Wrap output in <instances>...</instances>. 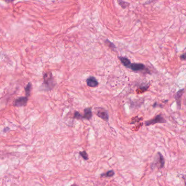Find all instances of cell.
Wrapping results in <instances>:
<instances>
[{
    "label": "cell",
    "instance_id": "1",
    "mask_svg": "<svg viewBox=\"0 0 186 186\" xmlns=\"http://www.w3.org/2000/svg\"><path fill=\"white\" fill-rule=\"evenodd\" d=\"M157 156L156 157V159L153 162L151 165V168L153 169L154 167H158L159 169L164 168L165 165V159L163 156L160 152H158Z\"/></svg>",
    "mask_w": 186,
    "mask_h": 186
},
{
    "label": "cell",
    "instance_id": "2",
    "mask_svg": "<svg viewBox=\"0 0 186 186\" xmlns=\"http://www.w3.org/2000/svg\"><path fill=\"white\" fill-rule=\"evenodd\" d=\"M43 80L44 85H45V86L47 87L49 90H51L54 86L55 85H54V79L52 74L50 72L44 73Z\"/></svg>",
    "mask_w": 186,
    "mask_h": 186
},
{
    "label": "cell",
    "instance_id": "3",
    "mask_svg": "<svg viewBox=\"0 0 186 186\" xmlns=\"http://www.w3.org/2000/svg\"><path fill=\"white\" fill-rule=\"evenodd\" d=\"M167 121L164 118L163 116L159 114L158 115L154 118H153L151 120L147 121L145 122V125L146 126H149L151 125H153V124H164L166 123Z\"/></svg>",
    "mask_w": 186,
    "mask_h": 186
},
{
    "label": "cell",
    "instance_id": "4",
    "mask_svg": "<svg viewBox=\"0 0 186 186\" xmlns=\"http://www.w3.org/2000/svg\"><path fill=\"white\" fill-rule=\"evenodd\" d=\"M28 97H20L15 100L14 102V106L17 107H22L25 106L27 105L28 102Z\"/></svg>",
    "mask_w": 186,
    "mask_h": 186
},
{
    "label": "cell",
    "instance_id": "5",
    "mask_svg": "<svg viewBox=\"0 0 186 186\" xmlns=\"http://www.w3.org/2000/svg\"><path fill=\"white\" fill-rule=\"evenodd\" d=\"M97 115L102 118L103 120L105 121L106 122H108L109 119V114L106 109L102 108H99L97 111Z\"/></svg>",
    "mask_w": 186,
    "mask_h": 186
},
{
    "label": "cell",
    "instance_id": "6",
    "mask_svg": "<svg viewBox=\"0 0 186 186\" xmlns=\"http://www.w3.org/2000/svg\"><path fill=\"white\" fill-rule=\"evenodd\" d=\"M129 68L131 69L134 72L141 71L145 69V66L142 63H131L129 67Z\"/></svg>",
    "mask_w": 186,
    "mask_h": 186
},
{
    "label": "cell",
    "instance_id": "7",
    "mask_svg": "<svg viewBox=\"0 0 186 186\" xmlns=\"http://www.w3.org/2000/svg\"><path fill=\"white\" fill-rule=\"evenodd\" d=\"M183 93H184V89H182V90H180L179 91L177 92V93L175 95V100H176L177 106L179 109L181 108V98H182Z\"/></svg>",
    "mask_w": 186,
    "mask_h": 186
},
{
    "label": "cell",
    "instance_id": "8",
    "mask_svg": "<svg viewBox=\"0 0 186 186\" xmlns=\"http://www.w3.org/2000/svg\"><path fill=\"white\" fill-rule=\"evenodd\" d=\"M86 84L88 86L91 88H96L98 85V82L97 80L93 76L88 78L86 79Z\"/></svg>",
    "mask_w": 186,
    "mask_h": 186
},
{
    "label": "cell",
    "instance_id": "9",
    "mask_svg": "<svg viewBox=\"0 0 186 186\" xmlns=\"http://www.w3.org/2000/svg\"><path fill=\"white\" fill-rule=\"evenodd\" d=\"M92 117V112L91 108H87L84 109V114L83 116V118L88 120H91Z\"/></svg>",
    "mask_w": 186,
    "mask_h": 186
},
{
    "label": "cell",
    "instance_id": "10",
    "mask_svg": "<svg viewBox=\"0 0 186 186\" xmlns=\"http://www.w3.org/2000/svg\"><path fill=\"white\" fill-rule=\"evenodd\" d=\"M118 58L120 59L121 62L123 64L124 66H125L126 67L129 68V67L131 64V62L129 59L124 57H118Z\"/></svg>",
    "mask_w": 186,
    "mask_h": 186
},
{
    "label": "cell",
    "instance_id": "11",
    "mask_svg": "<svg viewBox=\"0 0 186 186\" xmlns=\"http://www.w3.org/2000/svg\"><path fill=\"white\" fill-rule=\"evenodd\" d=\"M32 88V85L31 83H29L26 85L25 87V92L26 96L29 97L31 94V92Z\"/></svg>",
    "mask_w": 186,
    "mask_h": 186
},
{
    "label": "cell",
    "instance_id": "12",
    "mask_svg": "<svg viewBox=\"0 0 186 186\" xmlns=\"http://www.w3.org/2000/svg\"><path fill=\"white\" fill-rule=\"evenodd\" d=\"M115 175V172L113 170H109L108 172H106V173L103 174L101 175V176H104V177H111Z\"/></svg>",
    "mask_w": 186,
    "mask_h": 186
},
{
    "label": "cell",
    "instance_id": "13",
    "mask_svg": "<svg viewBox=\"0 0 186 186\" xmlns=\"http://www.w3.org/2000/svg\"><path fill=\"white\" fill-rule=\"evenodd\" d=\"M79 154L80 155L81 157L83 158V159H85V161H88V154L85 151H83L79 152Z\"/></svg>",
    "mask_w": 186,
    "mask_h": 186
},
{
    "label": "cell",
    "instance_id": "14",
    "mask_svg": "<svg viewBox=\"0 0 186 186\" xmlns=\"http://www.w3.org/2000/svg\"><path fill=\"white\" fill-rule=\"evenodd\" d=\"M118 2L121 6L123 8H126L127 7H128L129 4L126 2H124L122 0H118Z\"/></svg>",
    "mask_w": 186,
    "mask_h": 186
},
{
    "label": "cell",
    "instance_id": "15",
    "mask_svg": "<svg viewBox=\"0 0 186 186\" xmlns=\"http://www.w3.org/2000/svg\"><path fill=\"white\" fill-rule=\"evenodd\" d=\"M106 44L107 45H108V47H110L111 49H113V50H115L116 47L115 46V45H114L113 43H112L111 42H110L108 39H106Z\"/></svg>",
    "mask_w": 186,
    "mask_h": 186
},
{
    "label": "cell",
    "instance_id": "16",
    "mask_svg": "<svg viewBox=\"0 0 186 186\" xmlns=\"http://www.w3.org/2000/svg\"><path fill=\"white\" fill-rule=\"evenodd\" d=\"M74 118H76V119H82L83 118V116L81 115L80 113L78 111H75L74 114Z\"/></svg>",
    "mask_w": 186,
    "mask_h": 186
},
{
    "label": "cell",
    "instance_id": "17",
    "mask_svg": "<svg viewBox=\"0 0 186 186\" xmlns=\"http://www.w3.org/2000/svg\"><path fill=\"white\" fill-rule=\"evenodd\" d=\"M181 59L182 60H186V54H183L181 56Z\"/></svg>",
    "mask_w": 186,
    "mask_h": 186
},
{
    "label": "cell",
    "instance_id": "18",
    "mask_svg": "<svg viewBox=\"0 0 186 186\" xmlns=\"http://www.w3.org/2000/svg\"><path fill=\"white\" fill-rule=\"evenodd\" d=\"M4 1L6 2H8V3H11V2H13L14 0H4Z\"/></svg>",
    "mask_w": 186,
    "mask_h": 186
},
{
    "label": "cell",
    "instance_id": "19",
    "mask_svg": "<svg viewBox=\"0 0 186 186\" xmlns=\"http://www.w3.org/2000/svg\"><path fill=\"white\" fill-rule=\"evenodd\" d=\"M185 185H186V182H185Z\"/></svg>",
    "mask_w": 186,
    "mask_h": 186
}]
</instances>
